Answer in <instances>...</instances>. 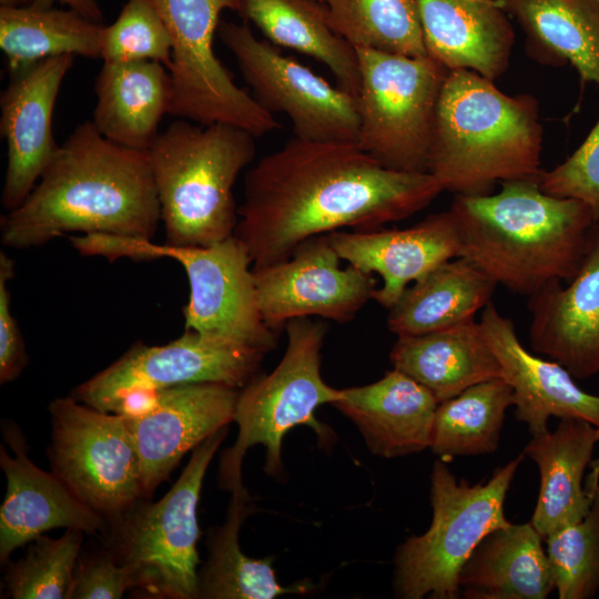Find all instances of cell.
I'll return each instance as SVG.
<instances>
[{
	"instance_id": "obj_1",
	"label": "cell",
	"mask_w": 599,
	"mask_h": 599,
	"mask_svg": "<svg viewBox=\"0 0 599 599\" xmlns=\"http://www.w3.org/2000/svg\"><path fill=\"white\" fill-rule=\"evenodd\" d=\"M443 191L430 173L387 169L357 143L295 136L246 172L234 235L262 267L312 237L407 219Z\"/></svg>"
},
{
	"instance_id": "obj_2",
	"label": "cell",
	"mask_w": 599,
	"mask_h": 599,
	"mask_svg": "<svg viewBox=\"0 0 599 599\" xmlns=\"http://www.w3.org/2000/svg\"><path fill=\"white\" fill-rule=\"evenodd\" d=\"M161 222L148 151L104 138L92 121L59 145L28 197L0 221L4 246H42L71 232L152 241Z\"/></svg>"
},
{
	"instance_id": "obj_3",
	"label": "cell",
	"mask_w": 599,
	"mask_h": 599,
	"mask_svg": "<svg viewBox=\"0 0 599 599\" xmlns=\"http://www.w3.org/2000/svg\"><path fill=\"white\" fill-rule=\"evenodd\" d=\"M495 194L456 195L460 255L528 297L578 273L596 226L582 202L542 191L539 179L501 182Z\"/></svg>"
},
{
	"instance_id": "obj_4",
	"label": "cell",
	"mask_w": 599,
	"mask_h": 599,
	"mask_svg": "<svg viewBox=\"0 0 599 599\" xmlns=\"http://www.w3.org/2000/svg\"><path fill=\"white\" fill-rule=\"evenodd\" d=\"M541 150L532 95H508L475 71L449 70L436 108L427 170L444 191L489 194L497 182L539 179Z\"/></svg>"
},
{
	"instance_id": "obj_5",
	"label": "cell",
	"mask_w": 599,
	"mask_h": 599,
	"mask_svg": "<svg viewBox=\"0 0 599 599\" xmlns=\"http://www.w3.org/2000/svg\"><path fill=\"white\" fill-rule=\"evenodd\" d=\"M255 136L226 123L184 119L149 149L169 246H206L234 235L233 186L256 154Z\"/></svg>"
},
{
	"instance_id": "obj_6",
	"label": "cell",
	"mask_w": 599,
	"mask_h": 599,
	"mask_svg": "<svg viewBox=\"0 0 599 599\" xmlns=\"http://www.w3.org/2000/svg\"><path fill=\"white\" fill-rule=\"evenodd\" d=\"M525 454L494 470L485 481L457 479L445 460L430 474L433 518L422 535L402 542L394 556L393 588L402 599H458V573L490 531L508 525L505 500Z\"/></svg>"
},
{
	"instance_id": "obj_7",
	"label": "cell",
	"mask_w": 599,
	"mask_h": 599,
	"mask_svg": "<svg viewBox=\"0 0 599 599\" xmlns=\"http://www.w3.org/2000/svg\"><path fill=\"white\" fill-rule=\"evenodd\" d=\"M229 426L196 446L182 474L156 502L141 498L108 520L105 548L128 567L143 598H197L196 507L206 469Z\"/></svg>"
},
{
	"instance_id": "obj_8",
	"label": "cell",
	"mask_w": 599,
	"mask_h": 599,
	"mask_svg": "<svg viewBox=\"0 0 599 599\" xmlns=\"http://www.w3.org/2000/svg\"><path fill=\"white\" fill-rule=\"evenodd\" d=\"M83 251L109 260L173 258L183 266L190 285L183 308L185 331L263 354L277 345L280 332L265 323L260 311L251 256L235 235L206 246H169L90 234L83 241Z\"/></svg>"
},
{
	"instance_id": "obj_9",
	"label": "cell",
	"mask_w": 599,
	"mask_h": 599,
	"mask_svg": "<svg viewBox=\"0 0 599 599\" xmlns=\"http://www.w3.org/2000/svg\"><path fill=\"white\" fill-rule=\"evenodd\" d=\"M284 328L287 345L278 365L240 389L233 420L238 425V436L224 451L220 466L221 486L230 491L242 485L243 457L255 445L266 449L264 470L278 477L283 471L284 436L298 425L322 434L314 412L323 404H333L338 396L339 389L327 385L321 375L326 326L300 317L288 321Z\"/></svg>"
},
{
	"instance_id": "obj_10",
	"label": "cell",
	"mask_w": 599,
	"mask_h": 599,
	"mask_svg": "<svg viewBox=\"0 0 599 599\" xmlns=\"http://www.w3.org/2000/svg\"><path fill=\"white\" fill-rule=\"evenodd\" d=\"M357 145L387 169L424 173L438 99L449 70L432 57L356 49Z\"/></svg>"
},
{
	"instance_id": "obj_11",
	"label": "cell",
	"mask_w": 599,
	"mask_h": 599,
	"mask_svg": "<svg viewBox=\"0 0 599 599\" xmlns=\"http://www.w3.org/2000/svg\"><path fill=\"white\" fill-rule=\"evenodd\" d=\"M162 18L172 40L169 114L200 124L226 123L263 136L280 128L274 115L246 90L214 52L224 10L238 14L240 0H145Z\"/></svg>"
},
{
	"instance_id": "obj_12",
	"label": "cell",
	"mask_w": 599,
	"mask_h": 599,
	"mask_svg": "<svg viewBox=\"0 0 599 599\" xmlns=\"http://www.w3.org/2000/svg\"><path fill=\"white\" fill-rule=\"evenodd\" d=\"M51 471L105 519L143 498L141 464L124 417L74 397L49 404Z\"/></svg>"
},
{
	"instance_id": "obj_13",
	"label": "cell",
	"mask_w": 599,
	"mask_h": 599,
	"mask_svg": "<svg viewBox=\"0 0 599 599\" xmlns=\"http://www.w3.org/2000/svg\"><path fill=\"white\" fill-rule=\"evenodd\" d=\"M217 33L234 55L252 97L270 113H283L295 136L316 142L357 143V98L333 87L307 67L257 39L247 22L221 20Z\"/></svg>"
},
{
	"instance_id": "obj_14",
	"label": "cell",
	"mask_w": 599,
	"mask_h": 599,
	"mask_svg": "<svg viewBox=\"0 0 599 599\" xmlns=\"http://www.w3.org/2000/svg\"><path fill=\"white\" fill-rule=\"evenodd\" d=\"M264 355L211 342L184 329L179 338L165 345H133L109 367L79 385L72 397L115 414L132 393H154L197 383H221L241 389L256 376Z\"/></svg>"
},
{
	"instance_id": "obj_15",
	"label": "cell",
	"mask_w": 599,
	"mask_h": 599,
	"mask_svg": "<svg viewBox=\"0 0 599 599\" xmlns=\"http://www.w3.org/2000/svg\"><path fill=\"white\" fill-rule=\"evenodd\" d=\"M341 261L329 234H324L303 242L285 261L253 267L265 323L280 332L300 317L353 319L373 300L376 282L352 265L343 268Z\"/></svg>"
},
{
	"instance_id": "obj_16",
	"label": "cell",
	"mask_w": 599,
	"mask_h": 599,
	"mask_svg": "<svg viewBox=\"0 0 599 599\" xmlns=\"http://www.w3.org/2000/svg\"><path fill=\"white\" fill-rule=\"evenodd\" d=\"M240 389L197 383L159 389L145 410L123 416L136 447L143 498L167 480L181 458L234 420Z\"/></svg>"
},
{
	"instance_id": "obj_17",
	"label": "cell",
	"mask_w": 599,
	"mask_h": 599,
	"mask_svg": "<svg viewBox=\"0 0 599 599\" xmlns=\"http://www.w3.org/2000/svg\"><path fill=\"white\" fill-rule=\"evenodd\" d=\"M74 58L51 57L11 72L1 93L0 130L8 148L2 204L8 212L28 197L59 148L52 134V114Z\"/></svg>"
},
{
	"instance_id": "obj_18",
	"label": "cell",
	"mask_w": 599,
	"mask_h": 599,
	"mask_svg": "<svg viewBox=\"0 0 599 599\" xmlns=\"http://www.w3.org/2000/svg\"><path fill=\"white\" fill-rule=\"evenodd\" d=\"M2 429L14 456L1 445L0 466L7 478V491L0 507L1 564H7L17 548L53 528L103 535L108 520L83 502L57 475L38 468L28 458L19 429L13 425H3Z\"/></svg>"
},
{
	"instance_id": "obj_19",
	"label": "cell",
	"mask_w": 599,
	"mask_h": 599,
	"mask_svg": "<svg viewBox=\"0 0 599 599\" xmlns=\"http://www.w3.org/2000/svg\"><path fill=\"white\" fill-rule=\"evenodd\" d=\"M329 238L342 261L382 277L383 285L375 290L373 300L386 309L395 305L409 283L460 255L458 225L450 209L403 230H341L329 233Z\"/></svg>"
},
{
	"instance_id": "obj_20",
	"label": "cell",
	"mask_w": 599,
	"mask_h": 599,
	"mask_svg": "<svg viewBox=\"0 0 599 599\" xmlns=\"http://www.w3.org/2000/svg\"><path fill=\"white\" fill-rule=\"evenodd\" d=\"M497 358L501 378L510 386L515 415L531 437L548 432L551 417L582 419L599 428V396L582 390L555 361L542 359L520 343L514 323L490 302L478 321Z\"/></svg>"
},
{
	"instance_id": "obj_21",
	"label": "cell",
	"mask_w": 599,
	"mask_h": 599,
	"mask_svg": "<svg viewBox=\"0 0 599 599\" xmlns=\"http://www.w3.org/2000/svg\"><path fill=\"white\" fill-rule=\"evenodd\" d=\"M532 349L565 367L572 377L599 374V223L586 257L564 287L554 282L529 296Z\"/></svg>"
},
{
	"instance_id": "obj_22",
	"label": "cell",
	"mask_w": 599,
	"mask_h": 599,
	"mask_svg": "<svg viewBox=\"0 0 599 599\" xmlns=\"http://www.w3.org/2000/svg\"><path fill=\"white\" fill-rule=\"evenodd\" d=\"M438 404L425 386L393 368L372 384L339 389L332 405L355 424L372 454L395 458L430 447Z\"/></svg>"
},
{
	"instance_id": "obj_23",
	"label": "cell",
	"mask_w": 599,
	"mask_h": 599,
	"mask_svg": "<svg viewBox=\"0 0 599 599\" xmlns=\"http://www.w3.org/2000/svg\"><path fill=\"white\" fill-rule=\"evenodd\" d=\"M505 0H416L428 55L495 81L515 43Z\"/></svg>"
},
{
	"instance_id": "obj_24",
	"label": "cell",
	"mask_w": 599,
	"mask_h": 599,
	"mask_svg": "<svg viewBox=\"0 0 599 599\" xmlns=\"http://www.w3.org/2000/svg\"><path fill=\"white\" fill-rule=\"evenodd\" d=\"M598 443V428L582 419H560L555 430L531 437L524 454L538 467L539 494L531 525L545 540L558 529L580 521L593 495L583 484Z\"/></svg>"
},
{
	"instance_id": "obj_25",
	"label": "cell",
	"mask_w": 599,
	"mask_h": 599,
	"mask_svg": "<svg viewBox=\"0 0 599 599\" xmlns=\"http://www.w3.org/2000/svg\"><path fill=\"white\" fill-rule=\"evenodd\" d=\"M92 123L111 142L149 151L169 113L172 81L158 61L103 62L95 81Z\"/></svg>"
},
{
	"instance_id": "obj_26",
	"label": "cell",
	"mask_w": 599,
	"mask_h": 599,
	"mask_svg": "<svg viewBox=\"0 0 599 599\" xmlns=\"http://www.w3.org/2000/svg\"><path fill=\"white\" fill-rule=\"evenodd\" d=\"M542 537L531 522L499 527L476 546L458 573L466 599H545L555 590Z\"/></svg>"
},
{
	"instance_id": "obj_27",
	"label": "cell",
	"mask_w": 599,
	"mask_h": 599,
	"mask_svg": "<svg viewBox=\"0 0 599 599\" xmlns=\"http://www.w3.org/2000/svg\"><path fill=\"white\" fill-rule=\"evenodd\" d=\"M389 359L425 386L438 403L501 377L500 366L474 319L444 329L397 336Z\"/></svg>"
},
{
	"instance_id": "obj_28",
	"label": "cell",
	"mask_w": 599,
	"mask_h": 599,
	"mask_svg": "<svg viewBox=\"0 0 599 599\" xmlns=\"http://www.w3.org/2000/svg\"><path fill=\"white\" fill-rule=\"evenodd\" d=\"M526 35L530 57L550 65H572L582 83L599 88L597 0H505Z\"/></svg>"
},
{
	"instance_id": "obj_29",
	"label": "cell",
	"mask_w": 599,
	"mask_h": 599,
	"mask_svg": "<svg viewBox=\"0 0 599 599\" xmlns=\"http://www.w3.org/2000/svg\"><path fill=\"white\" fill-rule=\"evenodd\" d=\"M497 285L468 258L448 260L405 290L388 309V329L397 336L419 335L474 319Z\"/></svg>"
},
{
	"instance_id": "obj_30",
	"label": "cell",
	"mask_w": 599,
	"mask_h": 599,
	"mask_svg": "<svg viewBox=\"0 0 599 599\" xmlns=\"http://www.w3.org/2000/svg\"><path fill=\"white\" fill-rule=\"evenodd\" d=\"M238 16L275 45L306 54L334 74L337 85L357 98L361 82L356 49L332 27L317 0H240Z\"/></svg>"
},
{
	"instance_id": "obj_31",
	"label": "cell",
	"mask_w": 599,
	"mask_h": 599,
	"mask_svg": "<svg viewBox=\"0 0 599 599\" xmlns=\"http://www.w3.org/2000/svg\"><path fill=\"white\" fill-rule=\"evenodd\" d=\"M225 522L211 530L207 560L199 572L197 598L274 599L286 593L305 592L311 586L284 587L276 580L273 559L247 557L240 548V527L250 509L243 485L232 490Z\"/></svg>"
},
{
	"instance_id": "obj_32",
	"label": "cell",
	"mask_w": 599,
	"mask_h": 599,
	"mask_svg": "<svg viewBox=\"0 0 599 599\" xmlns=\"http://www.w3.org/2000/svg\"><path fill=\"white\" fill-rule=\"evenodd\" d=\"M103 27L72 9L0 7V48L11 72L63 54L101 59Z\"/></svg>"
},
{
	"instance_id": "obj_33",
	"label": "cell",
	"mask_w": 599,
	"mask_h": 599,
	"mask_svg": "<svg viewBox=\"0 0 599 599\" xmlns=\"http://www.w3.org/2000/svg\"><path fill=\"white\" fill-rule=\"evenodd\" d=\"M514 405V393L501 377L466 388L438 404L429 448L445 461L495 453L506 412Z\"/></svg>"
},
{
	"instance_id": "obj_34",
	"label": "cell",
	"mask_w": 599,
	"mask_h": 599,
	"mask_svg": "<svg viewBox=\"0 0 599 599\" xmlns=\"http://www.w3.org/2000/svg\"><path fill=\"white\" fill-rule=\"evenodd\" d=\"M334 30L355 49L427 57L416 0H324Z\"/></svg>"
},
{
	"instance_id": "obj_35",
	"label": "cell",
	"mask_w": 599,
	"mask_h": 599,
	"mask_svg": "<svg viewBox=\"0 0 599 599\" xmlns=\"http://www.w3.org/2000/svg\"><path fill=\"white\" fill-rule=\"evenodd\" d=\"M84 532L67 529L57 539L39 536L23 558L8 561L6 597L13 599H68Z\"/></svg>"
},
{
	"instance_id": "obj_36",
	"label": "cell",
	"mask_w": 599,
	"mask_h": 599,
	"mask_svg": "<svg viewBox=\"0 0 599 599\" xmlns=\"http://www.w3.org/2000/svg\"><path fill=\"white\" fill-rule=\"evenodd\" d=\"M544 541L558 598H593L599 591V486L589 512Z\"/></svg>"
},
{
	"instance_id": "obj_37",
	"label": "cell",
	"mask_w": 599,
	"mask_h": 599,
	"mask_svg": "<svg viewBox=\"0 0 599 599\" xmlns=\"http://www.w3.org/2000/svg\"><path fill=\"white\" fill-rule=\"evenodd\" d=\"M103 62L158 61L167 70L172 40L160 14L145 0H128L116 20L103 27L100 38Z\"/></svg>"
},
{
	"instance_id": "obj_38",
	"label": "cell",
	"mask_w": 599,
	"mask_h": 599,
	"mask_svg": "<svg viewBox=\"0 0 599 599\" xmlns=\"http://www.w3.org/2000/svg\"><path fill=\"white\" fill-rule=\"evenodd\" d=\"M548 194L586 204L599 223V119L579 148L561 164L539 177Z\"/></svg>"
},
{
	"instance_id": "obj_39",
	"label": "cell",
	"mask_w": 599,
	"mask_h": 599,
	"mask_svg": "<svg viewBox=\"0 0 599 599\" xmlns=\"http://www.w3.org/2000/svg\"><path fill=\"white\" fill-rule=\"evenodd\" d=\"M133 588L130 569L105 547L85 555L81 550L68 599H119Z\"/></svg>"
},
{
	"instance_id": "obj_40",
	"label": "cell",
	"mask_w": 599,
	"mask_h": 599,
	"mask_svg": "<svg viewBox=\"0 0 599 599\" xmlns=\"http://www.w3.org/2000/svg\"><path fill=\"white\" fill-rule=\"evenodd\" d=\"M14 262L0 252V383L14 380L28 364V355L19 325L10 308L9 281Z\"/></svg>"
},
{
	"instance_id": "obj_41",
	"label": "cell",
	"mask_w": 599,
	"mask_h": 599,
	"mask_svg": "<svg viewBox=\"0 0 599 599\" xmlns=\"http://www.w3.org/2000/svg\"><path fill=\"white\" fill-rule=\"evenodd\" d=\"M57 2L67 4L69 9L75 10L93 21L103 22V12L97 0H28L26 6L51 8Z\"/></svg>"
},
{
	"instance_id": "obj_42",
	"label": "cell",
	"mask_w": 599,
	"mask_h": 599,
	"mask_svg": "<svg viewBox=\"0 0 599 599\" xmlns=\"http://www.w3.org/2000/svg\"><path fill=\"white\" fill-rule=\"evenodd\" d=\"M598 443H599V428H598ZM591 471L587 477L585 483L586 489L589 494H593L597 487L599 486V456L597 459L591 461Z\"/></svg>"
},
{
	"instance_id": "obj_43",
	"label": "cell",
	"mask_w": 599,
	"mask_h": 599,
	"mask_svg": "<svg viewBox=\"0 0 599 599\" xmlns=\"http://www.w3.org/2000/svg\"><path fill=\"white\" fill-rule=\"evenodd\" d=\"M28 0H0V7L26 6Z\"/></svg>"
},
{
	"instance_id": "obj_44",
	"label": "cell",
	"mask_w": 599,
	"mask_h": 599,
	"mask_svg": "<svg viewBox=\"0 0 599 599\" xmlns=\"http://www.w3.org/2000/svg\"><path fill=\"white\" fill-rule=\"evenodd\" d=\"M317 1H319V2H323V3H324V0H317Z\"/></svg>"
},
{
	"instance_id": "obj_45",
	"label": "cell",
	"mask_w": 599,
	"mask_h": 599,
	"mask_svg": "<svg viewBox=\"0 0 599 599\" xmlns=\"http://www.w3.org/2000/svg\"><path fill=\"white\" fill-rule=\"evenodd\" d=\"M599 2V0H597Z\"/></svg>"
}]
</instances>
